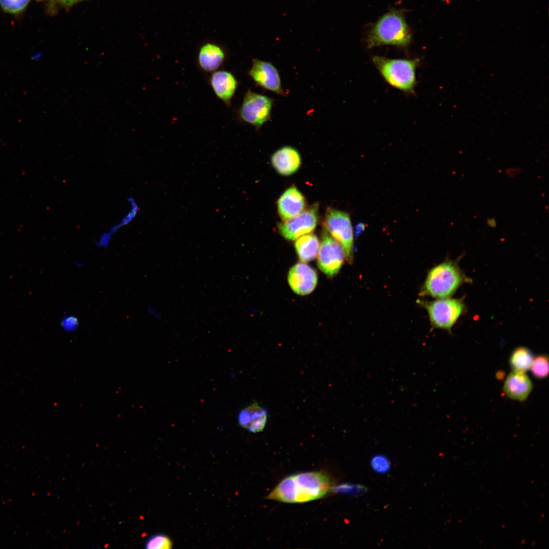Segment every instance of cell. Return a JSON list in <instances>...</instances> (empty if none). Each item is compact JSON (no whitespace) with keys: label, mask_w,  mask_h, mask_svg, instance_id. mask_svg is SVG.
Here are the masks:
<instances>
[{"label":"cell","mask_w":549,"mask_h":549,"mask_svg":"<svg viewBox=\"0 0 549 549\" xmlns=\"http://www.w3.org/2000/svg\"><path fill=\"white\" fill-rule=\"evenodd\" d=\"M338 490L342 492L348 493L354 495H359L366 492L365 487L359 484H346L340 485Z\"/></svg>","instance_id":"obj_26"},{"label":"cell","mask_w":549,"mask_h":549,"mask_svg":"<svg viewBox=\"0 0 549 549\" xmlns=\"http://www.w3.org/2000/svg\"><path fill=\"white\" fill-rule=\"evenodd\" d=\"M331 489L330 479L324 473L302 472L283 479L267 498L281 502L303 503L322 498Z\"/></svg>","instance_id":"obj_1"},{"label":"cell","mask_w":549,"mask_h":549,"mask_svg":"<svg viewBox=\"0 0 549 549\" xmlns=\"http://www.w3.org/2000/svg\"><path fill=\"white\" fill-rule=\"evenodd\" d=\"M487 223L490 227H494L496 226V223L494 219H489L487 221Z\"/></svg>","instance_id":"obj_29"},{"label":"cell","mask_w":549,"mask_h":549,"mask_svg":"<svg viewBox=\"0 0 549 549\" xmlns=\"http://www.w3.org/2000/svg\"><path fill=\"white\" fill-rule=\"evenodd\" d=\"M48 1H51V2H56V3H58L62 4V5H66V6H70V5H73V4H74L77 3V2L80 1L81 0H48Z\"/></svg>","instance_id":"obj_28"},{"label":"cell","mask_w":549,"mask_h":549,"mask_svg":"<svg viewBox=\"0 0 549 549\" xmlns=\"http://www.w3.org/2000/svg\"><path fill=\"white\" fill-rule=\"evenodd\" d=\"M321 241L318 252L317 264L326 276L333 277L342 267L346 255L342 246L325 229L322 231Z\"/></svg>","instance_id":"obj_8"},{"label":"cell","mask_w":549,"mask_h":549,"mask_svg":"<svg viewBox=\"0 0 549 549\" xmlns=\"http://www.w3.org/2000/svg\"><path fill=\"white\" fill-rule=\"evenodd\" d=\"M237 419L241 427L251 433H256L262 431L265 427L268 412L264 407L254 403L242 409Z\"/></svg>","instance_id":"obj_15"},{"label":"cell","mask_w":549,"mask_h":549,"mask_svg":"<svg viewBox=\"0 0 549 549\" xmlns=\"http://www.w3.org/2000/svg\"><path fill=\"white\" fill-rule=\"evenodd\" d=\"M371 466L374 471L380 474H384L389 470L390 463L386 456L378 454L374 456L371 459Z\"/></svg>","instance_id":"obj_24"},{"label":"cell","mask_w":549,"mask_h":549,"mask_svg":"<svg viewBox=\"0 0 549 549\" xmlns=\"http://www.w3.org/2000/svg\"><path fill=\"white\" fill-rule=\"evenodd\" d=\"M320 242L317 236L313 233H307L296 239L294 247L297 255L302 262L314 260L317 256Z\"/></svg>","instance_id":"obj_19"},{"label":"cell","mask_w":549,"mask_h":549,"mask_svg":"<svg viewBox=\"0 0 549 549\" xmlns=\"http://www.w3.org/2000/svg\"><path fill=\"white\" fill-rule=\"evenodd\" d=\"M209 83L216 96L229 105L238 86V82L233 74L226 70L214 71L209 78Z\"/></svg>","instance_id":"obj_14"},{"label":"cell","mask_w":549,"mask_h":549,"mask_svg":"<svg viewBox=\"0 0 549 549\" xmlns=\"http://www.w3.org/2000/svg\"><path fill=\"white\" fill-rule=\"evenodd\" d=\"M249 75L257 85L281 96H285L278 69L271 63L254 59Z\"/></svg>","instance_id":"obj_10"},{"label":"cell","mask_w":549,"mask_h":549,"mask_svg":"<svg viewBox=\"0 0 549 549\" xmlns=\"http://www.w3.org/2000/svg\"><path fill=\"white\" fill-rule=\"evenodd\" d=\"M30 0H0V4L6 12L15 14L23 10Z\"/></svg>","instance_id":"obj_23"},{"label":"cell","mask_w":549,"mask_h":549,"mask_svg":"<svg viewBox=\"0 0 549 549\" xmlns=\"http://www.w3.org/2000/svg\"><path fill=\"white\" fill-rule=\"evenodd\" d=\"M411 34L402 14L399 11L389 12L377 22L367 39L368 48L382 45L400 47L408 46Z\"/></svg>","instance_id":"obj_3"},{"label":"cell","mask_w":549,"mask_h":549,"mask_svg":"<svg viewBox=\"0 0 549 549\" xmlns=\"http://www.w3.org/2000/svg\"><path fill=\"white\" fill-rule=\"evenodd\" d=\"M533 376L539 379H544L548 374V359L546 355H540L534 358L530 369Z\"/></svg>","instance_id":"obj_21"},{"label":"cell","mask_w":549,"mask_h":549,"mask_svg":"<svg viewBox=\"0 0 549 549\" xmlns=\"http://www.w3.org/2000/svg\"><path fill=\"white\" fill-rule=\"evenodd\" d=\"M172 543L169 537L162 533H158L148 538L145 547L147 549H167L172 547Z\"/></svg>","instance_id":"obj_22"},{"label":"cell","mask_w":549,"mask_h":549,"mask_svg":"<svg viewBox=\"0 0 549 549\" xmlns=\"http://www.w3.org/2000/svg\"><path fill=\"white\" fill-rule=\"evenodd\" d=\"M271 163L278 173L284 176L294 174L299 168L301 159L299 151L291 146H284L271 156Z\"/></svg>","instance_id":"obj_13"},{"label":"cell","mask_w":549,"mask_h":549,"mask_svg":"<svg viewBox=\"0 0 549 549\" xmlns=\"http://www.w3.org/2000/svg\"><path fill=\"white\" fill-rule=\"evenodd\" d=\"M532 388L531 380L524 372L513 371L507 376L503 390L509 398L524 401L528 398Z\"/></svg>","instance_id":"obj_16"},{"label":"cell","mask_w":549,"mask_h":549,"mask_svg":"<svg viewBox=\"0 0 549 549\" xmlns=\"http://www.w3.org/2000/svg\"><path fill=\"white\" fill-rule=\"evenodd\" d=\"M61 326L68 332L74 331L79 326L78 318L73 315H65L61 321Z\"/></svg>","instance_id":"obj_25"},{"label":"cell","mask_w":549,"mask_h":549,"mask_svg":"<svg viewBox=\"0 0 549 549\" xmlns=\"http://www.w3.org/2000/svg\"><path fill=\"white\" fill-rule=\"evenodd\" d=\"M372 61L389 85L407 93H414L416 70L419 59H391L375 56Z\"/></svg>","instance_id":"obj_4"},{"label":"cell","mask_w":549,"mask_h":549,"mask_svg":"<svg viewBox=\"0 0 549 549\" xmlns=\"http://www.w3.org/2000/svg\"><path fill=\"white\" fill-rule=\"evenodd\" d=\"M534 356L532 352L525 347L515 349L509 357V364L513 371L526 372L531 366Z\"/></svg>","instance_id":"obj_20"},{"label":"cell","mask_w":549,"mask_h":549,"mask_svg":"<svg viewBox=\"0 0 549 549\" xmlns=\"http://www.w3.org/2000/svg\"><path fill=\"white\" fill-rule=\"evenodd\" d=\"M288 282L293 291L300 295L309 294L313 291L318 282L316 271L304 262L294 265L288 274Z\"/></svg>","instance_id":"obj_11"},{"label":"cell","mask_w":549,"mask_h":549,"mask_svg":"<svg viewBox=\"0 0 549 549\" xmlns=\"http://www.w3.org/2000/svg\"><path fill=\"white\" fill-rule=\"evenodd\" d=\"M306 200L298 189L292 186L286 189L277 201V209L283 221L291 219L302 212L306 207Z\"/></svg>","instance_id":"obj_12"},{"label":"cell","mask_w":549,"mask_h":549,"mask_svg":"<svg viewBox=\"0 0 549 549\" xmlns=\"http://www.w3.org/2000/svg\"><path fill=\"white\" fill-rule=\"evenodd\" d=\"M273 101L269 97L247 90L239 109L240 119L259 129L270 117Z\"/></svg>","instance_id":"obj_7"},{"label":"cell","mask_w":549,"mask_h":549,"mask_svg":"<svg viewBox=\"0 0 549 549\" xmlns=\"http://www.w3.org/2000/svg\"><path fill=\"white\" fill-rule=\"evenodd\" d=\"M318 203L312 205L298 215L278 224V230L285 239L294 240L298 237L312 232L318 222Z\"/></svg>","instance_id":"obj_9"},{"label":"cell","mask_w":549,"mask_h":549,"mask_svg":"<svg viewBox=\"0 0 549 549\" xmlns=\"http://www.w3.org/2000/svg\"><path fill=\"white\" fill-rule=\"evenodd\" d=\"M129 208L125 215L115 224L103 232L96 240L95 244L101 248H107L113 236L123 228L130 224L138 215L140 207L136 200L133 197L127 198Z\"/></svg>","instance_id":"obj_17"},{"label":"cell","mask_w":549,"mask_h":549,"mask_svg":"<svg viewBox=\"0 0 549 549\" xmlns=\"http://www.w3.org/2000/svg\"><path fill=\"white\" fill-rule=\"evenodd\" d=\"M147 311L149 314L157 319H160L162 318V314L160 311H157L155 310L152 307L148 306L147 308Z\"/></svg>","instance_id":"obj_27"},{"label":"cell","mask_w":549,"mask_h":549,"mask_svg":"<svg viewBox=\"0 0 549 549\" xmlns=\"http://www.w3.org/2000/svg\"><path fill=\"white\" fill-rule=\"evenodd\" d=\"M325 230L342 246L347 261H353L354 232L349 214L329 207L324 220Z\"/></svg>","instance_id":"obj_6"},{"label":"cell","mask_w":549,"mask_h":549,"mask_svg":"<svg viewBox=\"0 0 549 549\" xmlns=\"http://www.w3.org/2000/svg\"><path fill=\"white\" fill-rule=\"evenodd\" d=\"M471 282L458 262L447 260L430 270L420 294L437 299L450 297L461 286Z\"/></svg>","instance_id":"obj_2"},{"label":"cell","mask_w":549,"mask_h":549,"mask_svg":"<svg viewBox=\"0 0 549 549\" xmlns=\"http://www.w3.org/2000/svg\"><path fill=\"white\" fill-rule=\"evenodd\" d=\"M426 310L432 326L450 332L452 327L466 312L463 299L447 297L435 300H419Z\"/></svg>","instance_id":"obj_5"},{"label":"cell","mask_w":549,"mask_h":549,"mask_svg":"<svg viewBox=\"0 0 549 549\" xmlns=\"http://www.w3.org/2000/svg\"><path fill=\"white\" fill-rule=\"evenodd\" d=\"M225 57V52L220 45L208 42L200 47L197 60L200 68L204 71L213 72L223 64Z\"/></svg>","instance_id":"obj_18"}]
</instances>
